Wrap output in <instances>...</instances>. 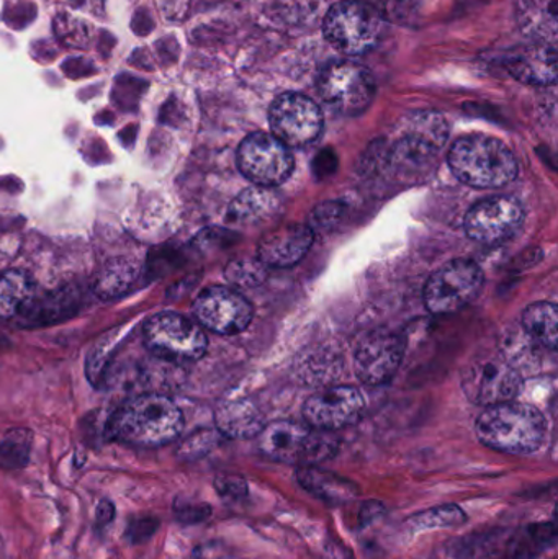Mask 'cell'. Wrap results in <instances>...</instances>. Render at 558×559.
Returning <instances> with one entry per match:
<instances>
[{
	"label": "cell",
	"instance_id": "obj_4",
	"mask_svg": "<svg viewBox=\"0 0 558 559\" xmlns=\"http://www.w3.org/2000/svg\"><path fill=\"white\" fill-rule=\"evenodd\" d=\"M259 449L275 462L314 466L333 459L340 443L331 432L288 420H277L265 426L259 433Z\"/></svg>",
	"mask_w": 558,
	"mask_h": 559
},
{
	"label": "cell",
	"instance_id": "obj_2",
	"mask_svg": "<svg viewBox=\"0 0 558 559\" xmlns=\"http://www.w3.org/2000/svg\"><path fill=\"white\" fill-rule=\"evenodd\" d=\"M475 432L488 449L531 455L546 442L547 423L537 407L508 401L487 407L475 424Z\"/></svg>",
	"mask_w": 558,
	"mask_h": 559
},
{
	"label": "cell",
	"instance_id": "obj_21",
	"mask_svg": "<svg viewBox=\"0 0 558 559\" xmlns=\"http://www.w3.org/2000/svg\"><path fill=\"white\" fill-rule=\"evenodd\" d=\"M295 478L305 491L328 504H346L359 496V488L353 481L317 466H300Z\"/></svg>",
	"mask_w": 558,
	"mask_h": 559
},
{
	"label": "cell",
	"instance_id": "obj_22",
	"mask_svg": "<svg viewBox=\"0 0 558 559\" xmlns=\"http://www.w3.org/2000/svg\"><path fill=\"white\" fill-rule=\"evenodd\" d=\"M281 210V197L271 189L252 187L239 193L229 205L228 219L236 225L256 226L274 218Z\"/></svg>",
	"mask_w": 558,
	"mask_h": 559
},
{
	"label": "cell",
	"instance_id": "obj_5",
	"mask_svg": "<svg viewBox=\"0 0 558 559\" xmlns=\"http://www.w3.org/2000/svg\"><path fill=\"white\" fill-rule=\"evenodd\" d=\"M446 138L448 127L441 115H416L409 130L390 150V169L400 179L426 176L435 164L436 154L444 146Z\"/></svg>",
	"mask_w": 558,
	"mask_h": 559
},
{
	"label": "cell",
	"instance_id": "obj_15",
	"mask_svg": "<svg viewBox=\"0 0 558 559\" xmlns=\"http://www.w3.org/2000/svg\"><path fill=\"white\" fill-rule=\"evenodd\" d=\"M364 411L366 400L357 388L333 386L308 397L304 417L311 429L334 432L356 424Z\"/></svg>",
	"mask_w": 558,
	"mask_h": 559
},
{
	"label": "cell",
	"instance_id": "obj_25",
	"mask_svg": "<svg viewBox=\"0 0 558 559\" xmlns=\"http://www.w3.org/2000/svg\"><path fill=\"white\" fill-rule=\"evenodd\" d=\"M32 436L26 430H13L7 433L0 443V465L3 468L19 469L28 463Z\"/></svg>",
	"mask_w": 558,
	"mask_h": 559
},
{
	"label": "cell",
	"instance_id": "obj_18",
	"mask_svg": "<svg viewBox=\"0 0 558 559\" xmlns=\"http://www.w3.org/2000/svg\"><path fill=\"white\" fill-rule=\"evenodd\" d=\"M507 69L518 81L530 85H553L557 81L556 45L533 41L508 55Z\"/></svg>",
	"mask_w": 558,
	"mask_h": 559
},
{
	"label": "cell",
	"instance_id": "obj_9",
	"mask_svg": "<svg viewBox=\"0 0 558 559\" xmlns=\"http://www.w3.org/2000/svg\"><path fill=\"white\" fill-rule=\"evenodd\" d=\"M484 272L468 259H458L431 275L425 286V305L432 314H452L471 305L484 288Z\"/></svg>",
	"mask_w": 558,
	"mask_h": 559
},
{
	"label": "cell",
	"instance_id": "obj_10",
	"mask_svg": "<svg viewBox=\"0 0 558 559\" xmlns=\"http://www.w3.org/2000/svg\"><path fill=\"white\" fill-rule=\"evenodd\" d=\"M239 170L254 186L272 189L281 186L294 173V156L274 134L252 133L239 144Z\"/></svg>",
	"mask_w": 558,
	"mask_h": 559
},
{
	"label": "cell",
	"instance_id": "obj_28",
	"mask_svg": "<svg viewBox=\"0 0 558 559\" xmlns=\"http://www.w3.org/2000/svg\"><path fill=\"white\" fill-rule=\"evenodd\" d=\"M465 521V514L455 506L436 508L413 519V524L418 528L452 527L461 525Z\"/></svg>",
	"mask_w": 558,
	"mask_h": 559
},
{
	"label": "cell",
	"instance_id": "obj_7",
	"mask_svg": "<svg viewBox=\"0 0 558 559\" xmlns=\"http://www.w3.org/2000/svg\"><path fill=\"white\" fill-rule=\"evenodd\" d=\"M144 342L151 354L174 364L202 358L209 345L202 325L177 312H159L147 321Z\"/></svg>",
	"mask_w": 558,
	"mask_h": 559
},
{
	"label": "cell",
	"instance_id": "obj_29",
	"mask_svg": "<svg viewBox=\"0 0 558 559\" xmlns=\"http://www.w3.org/2000/svg\"><path fill=\"white\" fill-rule=\"evenodd\" d=\"M216 491L225 501L238 502L248 495V485L239 476H219L215 483Z\"/></svg>",
	"mask_w": 558,
	"mask_h": 559
},
{
	"label": "cell",
	"instance_id": "obj_34",
	"mask_svg": "<svg viewBox=\"0 0 558 559\" xmlns=\"http://www.w3.org/2000/svg\"><path fill=\"white\" fill-rule=\"evenodd\" d=\"M484 559H504V557H501V555L498 554H491L488 555V557H485Z\"/></svg>",
	"mask_w": 558,
	"mask_h": 559
},
{
	"label": "cell",
	"instance_id": "obj_1",
	"mask_svg": "<svg viewBox=\"0 0 558 559\" xmlns=\"http://www.w3.org/2000/svg\"><path fill=\"white\" fill-rule=\"evenodd\" d=\"M183 429L182 411L163 394L131 397L115 413L110 433L128 445L154 449L176 440Z\"/></svg>",
	"mask_w": 558,
	"mask_h": 559
},
{
	"label": "cell",
	"instance_id": "obj_17",
	"mask_svg": "<svg viewBox=\"0 0 558 559\" xmlns=\"http://www.w3.org/2000/svg\"><path fill=\"white\" fill-rule=\"evenodd\" d=\"M313 239L311 226L287 223L262 236L258 246V259L265 267H292L308 254Z\"/></svg>",
	"mask_w": 558,
	"mask_h": 559
},
{
	"label": "cell",
	"instance_id": "obj_11",
	"mask_svg": "<svg viewBox=\"0 0 558 559\" xmlns=\"http://www.w3.org/2000/svg\"><path fill=\"white\" fill-rule=\"evenodd\" d=\"M523 381L517 368L503 355L482 357L462 371V390L478 406H497L513 401L520 394Z\"/></svg>",
	"mask_w": 558,
	"mask_h": 559
},
{
	"label": "cell",
	"instance_id": "obj_14",
	"mask_svg": "<svg viewBox=\"0 0 558 559\" xmlns=\"http://www.w3.org/2000/svg\"><path fill=\"white\" fill-rule=\"evenodd\" d=\"M193 314L202 328L216 334L231 335L251 324V302L228 286H210L193 302Z\"/></svg>",
	"mask_w": 558,
	"mask_h": 559
},
{
	"label": "cell",
	"instance_id": "obj_20",
	"mask_svg": "<svg viewBox=\"0 0 558 559\" xmlns=\"http://www.w3.org/2000/svg\"><path fill=\"white\" fill-rule=\"evenodd\" d=\"M517 22L533 41L556 45L558 36V0H518Z\"/></svg>",
	"mask_w": 558,
	"mask_h": 559
},
{
	"label": "cell",
	"instance_id": "obj_27",
	"mask_svg": "<svg viewBox=\"0 0 558 559\" xmlns=\"http://www.w3.org/2000/svg\"><path fill=\"white\" fill-rule=\"evenodd\" d=\"M556 538V525L537 524L531 525L526 534L521 538L514 550V559H534L547 550Z\"/></svg>",
	"mask_w": 558,
	"mask_h": 559
},
{
	"label": "cell",
	"instance_id": "obj_23",
	"mask_svg": "<svg viewBox=\"0 0 558 559\" xmlns=\"http://www.w3.org/2000/svg\"><path fill=\"white\" fill-rule=\"evenodd\" d=\"M558 314L554 302L541 301L527 306L521 318V329L546 350H556Z\"/></svg>",
	"mask_w": 558,
	"mask_h": 559
},
{
	"label": "cell",
	"instance_id": "obj_8",
	"mask_svg": "<svg viewBox=\"0 0 558 559\" xmlns=\"http://www.w3.org/2000/svg\"><path fill=\"white\" fill-rule=\"evenodd\" d=\"M318 94L328 107L346 117L363 114L376 97L369 69L353 61H334L318 78Z\"/></svg>",
	"mask_w": 558,
	"mask_h": 559
},
{
	"label": "cell",
	"instance_id": "obj_31",
	"mask_svg": "<svg viewBox=\"0 0 558 559\" xmlns=\"http://www.w3.org/2000/svg\"><path fill=\"white\" fill-rule=\"evenodd\" d=\"M157 525L159 524H157L156 519L150 518L131 522L130 528H128V538H130L131 544H140V542L146 540L156 532Z\"/></svg>",
	"mask_w": 558,
	"mask_h": 559
},
{
	"label": "cell",
	"instance_id": "obj_13",
	"mask_svg": "<svg viewBox=\"0 0 558 559\" xmlns=\"http://www.w3.org/2000/svg\"><path fill=\"white\" fill-rule=\"evenodd\" d=\"M524 216L523 205L514 197L482 200L465 215V233L472 241L480 245H501L520 231Z\"/></svg>",
	"mask_w": 558,
	"mask_h": 559
},
{
	"label": "cell",
	"instance_id": "obj_12",
	"mask_svg": "<svg viewBox=\"0 0 558 559\" xmlns=\"http://www.w3.org/2000/svg\"><path fill=\"white\" fill-rule=\"evenodd\" d=\"M272 134L287 147L314 143L323 130V115L311 98L295 92L278 95L269 110Z\"/></svg>",
	"mask_w": 558,
	"mask_h": 559
},
{
	"label": "cell",
	"instance_id": "obj_16",
	"mask_svg": "<svg viewBox=\"0 0 558 559\" xmlns=\"http://www.w3.org/2000/svg\"><path fill=\"white\" fill-rule=\"evenodd\" d=\"M403 341L390 331H373L357 345L354 354V370L363 383L380 386L389 383L403 358Z\"/></svg>",
	"mask_w": 558,
	"mask_h": 559
},
{
	"label": "cell",
	"instance_id": "obj_6",
	"mask_svg": "<svg viewBox=\"0 0 558 559\" xmlns=\"http://www.w3.org/2000/svg\"><path fill=\"white\" fill-rule=\"evenodd\" d=\"M382 16L373 7L357 0H346L331 7L324 19L328 43L347 56L366 55L382 38Z\"/></svg>",
	"mask_w": 558,
	"mask_h": 559
},
{
	"label": "cell",
	"instance_id": "obj_19",
	"mask_svg": "<svg viewBox=\"0 0 558 559\" xmlns=\"http://www.w3.org/2000/svg\"><path fill=\"white\" fill-rule=\"evenodd\" d=\"M215 423L229 439H252L264 429L261 411L245 397H228L216 407Z\"/></svg>",
	"mask_w": 558,
	"mask_h": 559
},
{
	"label": "cell",
	"instance_id": "obj_3",
	"mask_svg": "<svg viewBox=\"0 0 558 559\" xmlns=\"http://www.w3.org/2000/svg\"><path fill=\"white\" fill-rule=\"evenodd\" d=\"M449 167L465 186L475 189H498L518 177L517 156L494 136L468 134L459 138L448 154Z\"/></svg>",
	"mask_w": 558,
	"mask_h": 559
},
{
	"label": "cell",
	"instance_id": "obj_33",
	"mask_svg": "<svg viewBox=\"0 0 558 559\" xmlns=\"http://www.w3.org/2000/svg\"><path fill=\"white\" fill-rule=\"evenodd\" d=\"M115 515V508L110 501H102L97 508V521L100 524H108Z\"/></svg>",
	"mask_w": 558,
	"mask_h": 559
},
{
	"label": "cell",
	"instance_id": "obj_24",
	"mask_svg": "<svg viewBox=\"0 0 558 559\" xmlns=\"http://www.w3.org/2000/svg\"><path fill=\"white\" fill-rule=\"evenodd\" d=\"M35 298L32 278L20 271L0 274V318L23 314Z\"/></svg>",
	"mask_w": 558,
	"mask_h": 559
},
{
	"label": "cell",
	"instance_id": "obj_26",
	"mask_svg": "<svg viewBox=\"0 0 558 559\" xmlns=\"http://www.w3.org/2000/svg\"><path fill=\"white\" fill-rule=\"evenodd\" d=\"M225 277L239 288H251L264 282L268 277V267L258 258L236 259L226 267Z\"/></svg>",
	"mask_w": 558,
	"mask_h": 559
},
{
	"label": "cell",
	"instance_id": "obj_32",
	"mask_svg": "<svg viewBox=\"0 0 558 559\" xmlns=\"http://www.w3.org/2000/svg\"><path fill=\"white\" fill-rule=\"evenodd\" d=\"M177 518L186 524H199V522L205 521L212 511L210 506L206 504H183L176 506Z\"/></svg>",
	"mask_w": 558,
	"mask_h": 559
},
{
	"label": "cell",
	"instance_id": "obj_30",
	"mask_svg": "<svg viewBox=\"0 0 558 559\" xmlns=\"http://www.w3.org/2000/svg\"><path fill=\"white\" fill-rule=\"evenodd\" d=\"M343 216V205L340 203H324V205L318 206L313 213V226L314 228H330L337 223V219Z\"/></svg>",
	"mask_w": 558,
	"mask_h": 559
}]
</instances>
